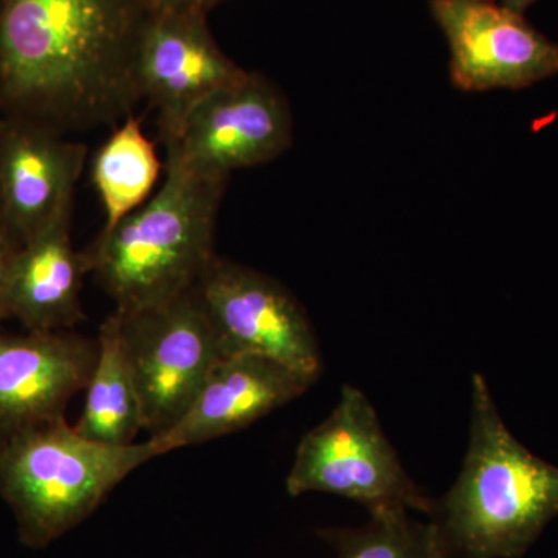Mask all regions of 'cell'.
<instances>
[{"mask_svg":"<svg viewBox=\"0 0 558 558\" xmlns=\"http://www.w3.org/2000/svg\"><path fill=\"white\" fill-rule=\"evenodd\" d=\"M134 0H0V112L65 134L130 117Z\"/></svg>","mask_w":558,"mask_h":558,"instance_id":"cell-1","label":"cell"},{"mask_svg":"<svg viewBox=\"0 0 558 558\" xmlns=\"http://www.w3.org/2000/svg\"><path fill=\"white\" fill-rule=\"evenodd\" d=\"M557 515L558 468L512 435L475 374L464 464L428 519L453 558H519Z\"/></svg>","mask_w":558,"mask_h":558,"instance_id":"cell-2","label":"cell"},{"mask_svg":"<svg viewBox=\"0 0 558 558\" xmlns=\"http://www.w3.org/2000/svg\"><path fill=\"white\" fill-rule=\"evenodd\" d=\"M226 182L167 160L159 193L81 252L87 274L117 310L156 306L196 288L216 256V216Z\"/></svg>","mask_w":558,"mask_h":558,"instance_id":"cell-3","label":"cell"},{"mask_svg":"<svg viewBox=\"0 0 558 558\" xmlns=\"http://www.w3.org/2000/svg\"><path fill=\"white\" fill-rule=\"evenodd\" d=\"M161 457L153 439L108 446L81 436L65 418L0 446V498L25 548L44 549L100 508L121 481Z\"/></svg>","mask_w":558,"mask_h":558,"instance_id":"cell-4","label":"cell"},{"mask_svg":"<svg viewBox=\"0 0 558 558\" xmlns=\"http://www.w3.org/2000/svg\"><path fill=\"white\" fill-rule=\"evenodd\" d=\"M286 487L352 499L369 513L410 510L429 515L433 499L410 478L389 442L373 403L344 385L339 403L296 447Z\"/></svg>","mask_w":558,"mask_h":558,"instance_id":"cell-5","label":"cell"},{"mask_svg":"<svg viewBox=\"0 0 558 558\" xmlns=\"http://www.w3.org/2000/svg\"><path fill=\"white\" fill-rule=\"evenodd\" d=\"M143 429L163 435L185 416L223 357L196 288L156 306L113 312Z\"/></svg>","mask_w":558,"mask_h":558,"instance_id":"cell-6","label":"cell"},{"mask_svg":"<svg viewBox=\"0 0 558 558\" xmlns=\"http://www.w3.org/2000/svg\"><path fill=\"white\" fill-rule=\"evenodd\" d=\"M223 357L277 360L317 380L322 354L299 300L267 275L215 256L196 286Z\"/></svg>","mask_w":558,"mask_h":558,"instance_id":"cell-7","label":"cell"},{"mask_svg":"<svg viewBox=\"0 0 558 558\" xmlns=\"http://www.w3.org/2000/svg\"><path fill=\"white\" fill-rule=\"evenodd\" d=\"M290 142L288 101L258 73L245 72L191 110L165 146L167 160L202 178L227 180L231 171L277 159Z\"/></svg>","mask_w":558,"mask_h":558,"instance_id":"cell-8","label":"cell"},{"mask_svg":"<svg viewBox=\"0 0 558 558\" xmlns=\"http://www.w3.org/2000/svg\"><path fill=\"white\" fill-rule=\"evenodd\" d=\"M461 90L523 89L558 73V46L498 0H432Z\"/></svg>","mask_w":558,"mask_h":558,"instance_id":"cell-9","label":"cell"},{"mask_svg":"<svg viewBox=\"0 0 558 558\" xmlns=\"http://www.w3.org/2000/svg\"><path fill=\"white\" fill-rule=\"evenodd\" d=\"M247 70L230 60L213 38L207 14H145L135 49L140 97L159 113L163 143L178 135L186 116Z\"/></svg>","mask_w":558,"mask_h":558,"instance_id":"cell-10","label":"cell"},{"mask_svg":"<svg viewBox=\"0 0 558 558\" xmlns=\"http://www.w3.org/2000/svg\"><path fill=\"white\" fill-rule=\"evenodd\" d=\"M86 146L36 121L0 119V231L17 247L72 211Z\"/></svg>","mask_w":558,"mask_h":558,"instance_id":"cell-11","label":"cell"},{"mask_svg":"<svg viewBox=\"0 0 558 558\" xmlns=\"http://www.w3.org/2000/svg\"><path fill=\"white\" fill-rule=\"evenodd\" d=\"M97 355V340L70 330L0 332V446L65 418L70 400L87 388Z\"/></svg>","mask_w":558,"mask_h":558,"instance_id":"cell-12","label":"cell"},{"mask_svg":"<svg viewBox=\"0 0 558 558\" xmlns=\"http://www.w3.org/2000/svg\"><path fill=\"white\" fill-rule=\"evenodd\" d=\"M315 381L263 355L222 357L185 416L150 439L167 454L229 436L299 399Z\"/></svg>","mask_w":558,"mask_h":558,"instance_id":"cell-13","label":"cell"},{"mask_svg":"<svg viewBox=\"0 0 558 558\" xmlns=\"http://www.w3.org/2000/svg\"><path fill=\"white\" fill-rule=\"evenodd\" d=\"M70 220L72 211L17 250L9 312L27 330H69L84 318L80 292L87 269L70 240Z\"/></svg>","mask_w":558,"mask_h":558,"instance_id":"cell-14","label":"cell"},{"mask_svg":"<svg viewBox=\"0 0 558 558\" xmlns=\"http://www.w3.org/2000/svg\"><path fill=\"white\" fill-rule=\"evenodd\" d=\"M97 343V363L87 384L86 403L73 427L95 442L130 446L143 429L142 411L121 349L116 315L110 314L102 322Z\"/></svg>","mask_w":558,"mask_h":558,"instance_id":"cell-15","label":"cell"},{"mask_svg":"<svg viewBox=\"0 0 558 558\" xmlns=\"http://www.w3.org/2000/svg\"><path fill=\"white\" fill-rule=\"evenodd\" d=\"M161 171L156 146L146 137L134 113L126 117L98 150L92 179L105 207V229L142 207Z\"/></svg>","mask_w":558,"mask_h":558,"instance_id":"cell-16","label":"cell"},{"mask_svg":"<svg viewBox=\"0 0 558 558\" xmlns=\"http://www.w3.org/2000/svg\"><path fill=\"white\" fill-rule=\"evenodd\" d=\"M318 537L337 558H453L436 524L410 510L369 513L363 526L322 529Z\"/></svg>","mask_w":558,"mask_h":558,"instance_id":"cell-17","label":"cell"},{"mask_svg":"<svg viewBox=\"0 0 558 558\" xmlns=\"http://www.w3.org/2000/svg\"><path fill=\"white\" fill-rule=\"evenodd\" d=\"M17 250L20 247L0 231V325H2L3 319L10 318L11 278H13Z\"/></svg>","mask_w":558,"mask_h":558,"instance_id":"cell-18","label":"cell"},{"mask_svg":"<svg viewBox=\"0 0 558 558\" xmlns=\"http://www.w3.org/2000/svg\"><path fill=\"white\" fill-rule=\"evenodd\" d=\"M145 14L202 13L208 14L223 0H134Z\"/></svg>","mask_w":558,"mask_h":558,"instance_id":"cell-19","label":"cell"},{"mask_svg":"<svg viewBox=\"0 0 558 558\" xmlns=\"http://www.w3.org/2000/svg\"><path fill=\"white\" fill-rule=\"evenodd\" d=\"M498 2H501L502 5L508 7L510 10L523 13V11L526 10L531 3H534L535 0H498Z\"/></svg>","mask_w":558,"mask_h":558,"instance_id":"cell-20","label":"cell"}]
</instances>
